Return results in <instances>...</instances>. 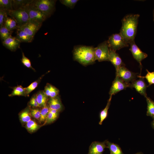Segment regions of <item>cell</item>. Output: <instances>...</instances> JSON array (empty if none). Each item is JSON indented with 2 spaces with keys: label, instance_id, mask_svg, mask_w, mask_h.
Segmentation results:
<instances>
[{
  "label": "cell",
  "instance_id": "cell-27",
  "mask_svg": "<svg viewBox=\"0 0 154 154\" xmlns=\"http://www.w3.org/2000/svg\"><path fill=\"white\" fill-rule=\"evenodd\" d=\"M31 115L30 111L29 108H27L20 114V119L22 122L27 123L31 120Z\"/></svg>",
  "mask_w": 154,
  "mask_h": 154
},
{
  "label": "cell",
  "instance_id": "cell-11",
  "mask_svg": "<svg viewBox=\"0 0 154 154\" xmlns=\"http://www.w3.org/2000/svg\"><path fill=\"white\" fill-rule=\"evenodd\" d=\"M42 23L29 21L25 25L21 27L30 37L33 39L35 35L40 29Z\"/></svg>",
  "mask_w": 154,
  "mask_h": 154
},
{
  "label": "cell",
  "instance_id": "cell-31",
  "mask_svg": "<svg viewBox=\"0 0 154 154\" xmlns=\"http://www.w3.org/2000/svg\"><path fill=\"white\" fill-rule=\"evenodd\" d=\"M50 109L47 105L43 107L41 110L40 117L39 121L42 122L46 121L49 111Z\"/></svg>",
  "mask_w": 154,
  "mask_h": 154
},
{
  "label": "cell",
  "instance_id": "cell-1",
  "mask_svg": "<svg viewBox=\"0 0 154 154\" xmlns=\"http://www.w3.org/2000/svg\"><path fill=\"white\" fill-rule=\"evenodd\" d=\"M139 17V14H129L122 19V26L119 33L129 44L135 41Z\"/></svg>",
  "mask_w": 154,
  "mask_h": 154
},
{
  "label": "cell",
  "instance_id": "cell-34",
  "mask_svg": "<svg viewBox=\"0 0 154 154\" xmlns=\"http://www.w3.org/2000/svg\"><path fill=\"white\" fill-rule=\"evenodd\" d=\"M78 1V0H61L60 2L63 5L72 9Z\"/></svg>",
  "mask_w": 154,
  "mask_h": 154
},
{
  "label": "cell",
  "instance_id": "cell-26",
  "mask_svg": "<svg viewBox=\"0 0 154 154\" xmlns=\"http://www.w3.org/2000/svg\"><path fill=\"white\" fill-rule=\"evenodd\" d=\"M43 75L40 77L37 80L31 83L27 87L24 88L26 94L27 96H29V94L34 90L38 86L41 81Z\"/></svg>",
  "mask_w": 154,
  "mask_h": 154
},
{
  "label": "cell",
  "instance_id": "cell-16",
  "mask_svg": "<svg viewBox=\"0 0 154 154\" xmlns=\"http://www.w3.org/2000/svg\"><path fill=\"white\" fill-rule=\"evenodd\" d=\"M16 37L21 42H31L33 39L19 27L16 29Z\"/></svg>",
  "mask_w": 154,
  "mask_h": 154
},
{
  "label": "cell",
  "instance_id": "cell-30",
  "mask_svg": "<svg viewBox=\"0 0 154 154\" xmlns=\"http://www.w3.org/2000/svg\"><path fill=\"white\" fill-rule=\"evenodd\" d=\"M12 1L13 0H0V7L7 11L13 10Z\"/></svg>",
  "mask_w": 154,
  "mask_h": 154
},
{
  "label": "cell",
  "instance_id": "cell-21",
  "mask_svg": "<svg viewBox=\"0 0 154 154\" xmlns=\"http://www.w3.org/2000/svg\"><path fill=\"white\" fill-rule=\"evenodd\" d=\"M38 102L40 107H43L46 105L48 97L45 94L43 91H40L36 94Z\"/></svg>",
  "mask_w": 154,
  "mask_h": 154
},
{
  "label": "cell",
  "instance_id": "cell-13",
  "mask_svg": "<svg viewBox=\"0 0 154 154\" xmlns=\"http://www.w3.org/2000/svg\"><path fill=\"white\" fill-rule=\"evenodd\" d=\"M106 140L103 142L94 141L90 145L87 154H103L105 149L108 148Z\"/></svg>",
  "mask_w": 154,
  "mask_h": 154
},
{
  "label": "cell",
  "instance_id": "cell-7",
  "mask_svg": "<svg viewBox=\"0 0 154 154\" xmlns=\"http://www.w3.org/2000/svg\"><path fill=\"white\" fill-rule=\"evenodd\" d=\"M109 48L107 41H105L95 48L96 60L99 62L109 61Z\"/></svg>",
  "mask_w": 154,
  "mask_h": 154
},
{
  "label": "cell",
  "instance_id": "cell-33",
  "mask_svg": "<svg viewBox=\"0 0 154 154\" xmlns=\"http://www.w3.org/2000/svg\"><path fill=\"white\" fill-rule=\"evenodd\" d=\"M21 62L26 67L32 69L35 71V69L32 67L30 60L26 57L24 53L22 52V58L21 60Z\"/></svg>",
  "mask_w": 154,
  "mask_h": 154
},
{
  "label": "cell",
  "instance_id": "cell-41",
  "mask_svg": "<svg viewBox=\"0 0 154 154\" xmlns=\"http://www.w3.org/2000/svg\"><path fill=\"white\" fill-rule=\"evenodd\" d=\"M153 21H154V9H153Z\"/></svg>",
  "mask_w": 154,
  "mask_h": 154
},
{
  "label": "cell",
  "instance_id": "cell-9",
  "mask_svg": "<svg viewBox=\"0 0 154 154\" xmlns=\"http://www.w3.org/2000/svg\"><path fill=\"white\" fill-rule=\"evenodd\" d=\"M116 71V75L128 83H131L136 80L138 76L137 73L130 71L125 67V65L121 66Z\"/></svg>",
  "mask_w": 154,
  "mask_h": 154
},
{
  "label": "cell",
  "instance_id": "cell-35",
  "mask_svg": "<svg viewBox=\"0 0 154 154\" xmlns=\"http://www.w3.org/2000/svg\"><path fill=\"white\" fill-rule=\"evenodd\" d=\"M7 15V11L3 8L0 7V27L4 24L5 19Z\"/></svg>",
  "mask_w": 154,
  "mask_h": 154
},
{
  "label": "cell",
  "instance_id": "cell-2",
  "mask_svg": "<svg viewBox=\"0 0 154 154\" xmlns=\"http://www.w3.org/2000/svg\"><path fill=\"white\" fill-rule=\"evenodd\" d=\"M73 55L74 60L84 66L92 64L96 60L95 48L92 46H77L74 49Z\"/></svg>",
  "mask_w": 154,
  "mask_h": 154
},
{
  "label": "cell",
  "instance_id": "cell-29",
  "mask_svg": "<svg viewBox=\"0 0 154 154\" xmlns=\"http://www.w3.org/2000/svg\"><path fill=\"white\" fill-rule=\"evenodd\" d=\"M26 127L28 131L33 133L37 130L40 126L35 121L31 120L26 123Z\"/></svg>",
  "mask_w": 154,
  "mask_h": 154
},
{
  "label": "cell",
  "instance_id": "cell-3",
  "mask_svg": "<svg viewBox=\"0 0 154 154\" xmlns=\"http://www.w3.org/2000/svg\"><path fill=\"white\" fill-rule=\"evenodd\" d=\"M56 1L55 0H33L30 5L42 12L48 18L55 11Z\"/></svg>",
  "mask_w": 154,
  "mask_h": 154
},
{
  "label": "cell",
  "instance_id": "cell-15",
  "mask_svg": "<svg viewBox=\"0 0 154 154\" xmlns=\"http://www.w3.org/2000/svg\"><path fill=\"white\" fill-rule=\"evenodd\" d=\"M109 61L114 66L116 70L121 66L125 65L119 55L116 51L110 48Z\"/></svg>",
  "mask_w": 154,
  "mask_h": 154
},
{
  "label": "cell",
  "instance_id": "cell-19",
  "mask_svg": "<svg viewBox=\"0 0 154 154\" xmlns=\"http://www.w3.org/2000/svg\"><path fill=\"white\" fill-rule=\"evenodd\" d=\"M107 146L110 151V154H124L121 148L117 144L106 140Z\"/></svg>",
  "mask_w": 154,
  "mask_h": 154
},
{
  "label": "cell",
  "instance_id": "cell-37",
  "mask_svg": "<svg viewBox=\"0 0 154 154\" xmlns=\"http://www.w3.org/2000/svg\"><path fill=\"white\" fill-rule=\"evenodd\" d=\"M41 110L38 108H34L32 109L30 111L31 115L34 118L39 121Z\"/></svg>",
  "mask_w": 154,
  "mask_h": 154
},
{
  "label": "cell",
  "instance_id": "cell-40",
  "mask_svg": "<svg viewBox=\"0 0 154 154\" xmlns=\"http://www.w3.org/2000/svg\"><path fill=\"white\" fill-rule=\"evenodd\" d=\"M134 154H143V153L142 152H140Z\"/></svg>",
  "mask_w": 154,
  "mask_h": 154
},
{
  "label": "cell",
  "instance_id": "cell-20",
  "mask_svg": "<svg viewBox=\"0 0 154 154\" xmlns=\"http://www.w3.org/2000/svg\"><path fill=\"white\" fill-rule=\"evenodd\" d=\"M33 0H13L12 4L13 10L23 9L25 7L30 4Z\"/></svg>",
  "mask_w": 154,
  "mask_h": 154
},
{
  "label": "cell",
  "instance_id": "cell-36",
  "mask_svg": "<svg viewBox=\"0 0 154 154\" xmlns=\"http://www.w3.org/2000/svg\"><path fill=\"white\" fill-rule=\"evenodd\" d=\"M58 114L53 113L49 111L46 120V123H50L53 122L57 118Z\"/></svg>",
  "mask_w": 154,
  "mask_h": 154
},
{
  "label": "cell",
  "instance_id": "cell-14",
  "mask_svg": "<svg viewBox=\"0 0 154 154\" xmlns=\"http://www.w3.org/2000/svg\"><path fill=\"white\" fill-rule=\"evenodd\" d=\"M21 42L16 37L11 35L2 42L4 46L12 51H15L19 48Z\"/></svg>",
  "mask_w": 154,
  "mask_h": 154
},
{
  "label": "cell",
  "instance_id": "cell-23",
  "mask_svg": "<svg viewBox=\"0 0 154 154\" xmlns=\"http://www.w3.org/2000/svg\"><path fill=\"white\" fill-rule=\"evenodd\" d=\"M112 98V97H110L106 107L100 112L99 115L100 121L99 124L100 125L102 124L103 121L107 117L108 111L110 104Z\"/></svg>",
  "mask_w": 154,
  "mask_h": 154
},
{
  "label": "cell",
  "instance_id": "cell-24",
  "mask_svg": "<svg viewBox=\"0 0 154 154\" xmlns=\"http://www.w3.org/2000/svg\"><path fill=\"white\" fill-rule=\"evenodd\" d=\"M145 98L147 103V115L153 119L154 118V101L147 96Z\"/></svg>",
  "mask_w": 154,
  "mask_h": 154
},
{
  "label": "cell",
  "instance_id": "cell-25",
  "mask_svg": "<svg viewBox=\"0 0 154 154\" xmlns=\"http://www.w3.org/2000/svg\"><path fill=\"white\" fill-rule=\"evenodd\" d=\"M9 96H27L24 88H23L21 86H18L13 88V90Z\"/></svg>",
  "mask_w": 154,
  "mask_h": 154
},
{
  "label": "cell",
  "instance_id": "cell-5",
  "mask_svg": "<svg viewBox=\"0 0 154 154\" xmlns=\"http://www.w3.org/2000/svg\"><path fill=\"white\" fill-rule=\"evenodd\" d=\"M107 41L109 48L116 52L129 46L120 33L112 35Z\"/></svg>",
  "mask_w": 154,
  "mask_h": 154
},
{
  "label": "cell",
  "instance_id": "cell-22",
  "mask_svg": "<svg viewBox=\"0 0 154 154\" xmlns=\"http://www.w3.org/2000/svg\"><path fill=\"white\" fill-rule=\"evenodd\" d=\"M4 25L8 30L12 32L18 27L15 21L11 17H8V15L6 17Z\"/></svg>",
  "mask_w": 154,
  "mask_h": 154
},
{
  "label": "cell",
  "instance_id": "cell-39",
  "mask_svg": "<svg viewBox=\"0 0 154 154\" xmlns=\"http://www.w3.org/2000/svg\"><path fill=\"white\" fill-rule=\"evenodd\" d=\"M153 120L151 122V126L153 129H154V118L153 119Z\"/></svg>",
  "mask_w": 154,
  "mask_h": 154
},
{
  "label": "cell",
  "instance_id": "cell-10",
  "mask_svg": "<svg viewBox=\"0 0 154 154\" xmlns=\"http://www.w3.org/2000/svg\"><path fill=\"white\" fill-rule=\"evenodd\" d=\"M129 44L130 46L129 50L131 52L133 58L139 63L140 66L141 67L142 61L147 57V54L141 50L136 45L135 41Z\"/></svg>",
  "mask_w": 154,
  "mask_h": 154
},
{
  "label": "cell",
  "instance_id": "cell-17",
  "mask_svg": "<svg viewBox=\"0 0 154 154\" xmlns=\"http://www.w3.org/2000/svg\"><path fill=\"white\" fill-rule=\"evenodd\" d=\"M48 103L50 109L55 110L59 112L62 109L63 106L58 96L54 98H50Z\"/></svg>",
  "mask_w": 154,
  "mask_h": 154
},
{
  "label": "cell",
  "instance_id": "cell-12",
  "mask_svg": "<svg viewBox=\"0 0 154 154\" xmlns=\"http://www.w3.org/2000/svg\"><path fill=\"white\" fill-rule=\"evenodd\" d=\"M137 77L139 78V79L135 80L131 83L129 87L134 88L137 92L145 98L147 96L146 90L148 86L145 83L144 78L139 77L138 75Z\"/></svg>",
  "mask_w": 154,
  "mask_h": 154
},
{
  "label": "cell",
  "instance_id": "cell-32",
  "mask_svg": "<svg viewBox=\"0 0 154 154\" xmlns=\"http://www.w3.org/2000/svg\"><path fill=\"white\" fill-rule=\"evenodd\" d=\"M147 73L145 76H143L140 75L138 76L143 78H145L149 84L148 86L154 84V71L150 72L147 69L146 70Z\"/></svg>",
  "mask_w": 154,
  "mask_h": 154
},
{
  "label": "cell",
  "instance_id": "cell-38",
  "mask_svg": "<svg viewBox=\"0 0 154 154\" xmlns=\"http://www.w3.org/2000/svg\"><path fill=\"white\" fill-rule=\"evenodd\" d=\"M29 104L30 105L33 107H40L38 102L36 95H34L31 99Z\"/></svg>",
  "mask_w": 154,
  "mask_h": 154
},
{
  "label": "cell",
  "instance_id": "cell-6",
  "mask_svg": "<svg viewBox=\"0 0 154 154\" xmlns=\"http://www.w3.org/2000/svg\"><path fill=\"white\" fill-rule=\"evenodd\" d=\"M30 4L23 8L28 14L29 21L42 23L48 17L42 12L31 6Z\"/></svg>",
  "mask_w": 154,
  "mask_h": 154
},
{
  "label": "cell",
  "instance_id": "cell-28",
  "mask_svg": "<svg viewBox=\"0 0 154 154\" xmlns=\"http://www.w3.org/2000/svg\"><path fill=\"white\" fill-rule=\"evenodd\" d=\"M13 32L8 30L4 25L0 28V36L2 42L11 35Z\"/></svg>",
  "mask_w": 154,
  "mask_h": 154
},
{
  "label": "cell",
  "instance_id": "cell-4",
  "mask_svg": "<svg viewBox=\"0 0 154 154\" xmlns=\"http://www.w3.org/2000/svg\"><path fill=\"white\" fill-rule=\"evenodd\" d=\"M7 14L15 21L18 27L24 25L29 21L28 14L23 9L9 10L7 11Z\"/></svg>",
  "mask_w": 154,
  "mask_h": 154
},
{
  "label": "cell",
  "instance_id": "cell-18",
  "mask_svg": "<svg viewBox=\"0 0 154 154\" xmlns=\"http://www.w3.org/2000/svg\"><path fill=\"white\" fill-rule=\"evenodd\" d=\"M45 94L50 98L55 97L58 96L59 93V90L54 86L47 83L43 91Z\"/></svg>",
  "mask_w": 154,
  "mask_h": 154
},
{
  "label": "cell",
  "instance_id": "cell-8",
  "mask_svg": "<svg viewBox=\"0 0 154 154\" xmlns=\"http://www.w3.org/2000/svg\"><path fill=\"white\" fill-rule=\"evenodd\" d=\"M130 83L125 82L119 76L116 75L109 92L110 97H112V95L129 87Z\"/></svg>",
  "mask_w": 154,
  "mask_h": 154
}]
</instances>
